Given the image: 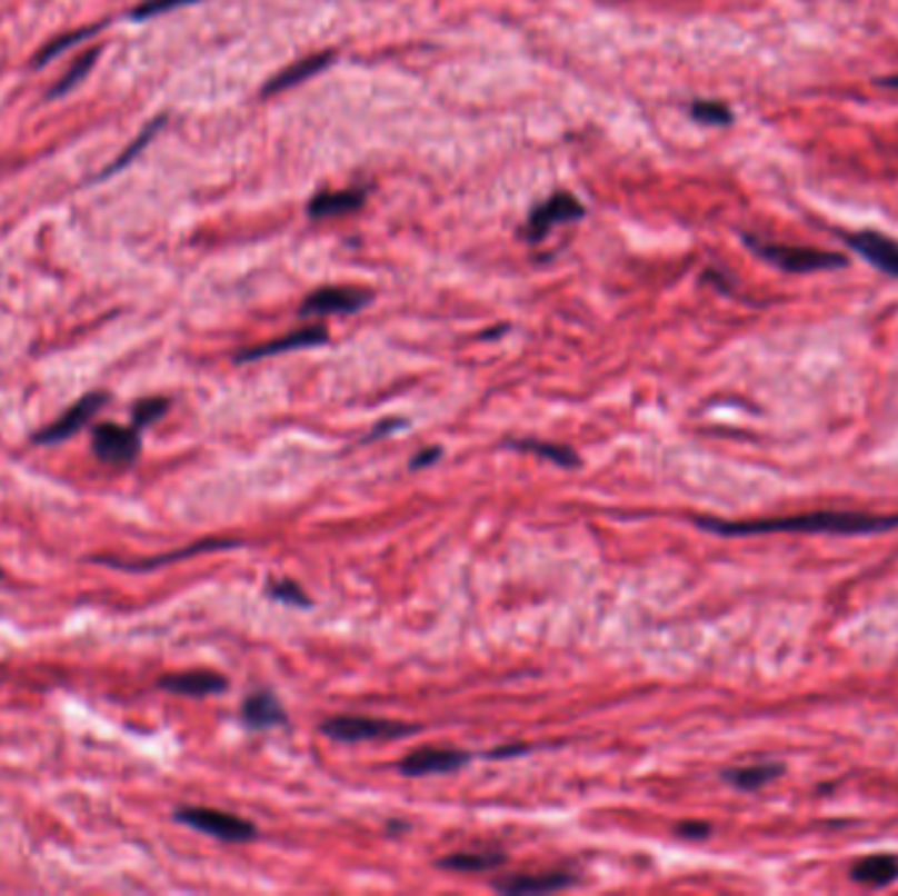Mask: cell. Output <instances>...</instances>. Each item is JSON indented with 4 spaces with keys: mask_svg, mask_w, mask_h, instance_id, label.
<instances>
[{
    "mask_svg": "<svg viewBox=\"0 0 898 896\" xmlns=\"http://www.w3.org/2000/svg\"><path fill=\"white\" fill-rule=\"evenodd\" d=\"M158 686L173 694H187V697H208V694L227 691V678L213 670H187V674L158 678Z\"/></svg>",
    "mask_w": 898,
    "mask_h": 896,
    "instance_id": "13",
    "label": "cell"
},
{
    "mask_svg": "<svg viewBox=\"0 0 898 896\" xmlns=\"http://www.w3.org/2000/svg\"><path fill=\"white\" fill-rule=\"evenodd\" d=\"M784 770L786 768L780 763H757V765H744V768L722 770V780L736 786L738 792H759L765 789L767 784H772L775 778L784 776Z\"/></svg>",
    "mask_w": 898,
    "mask_h": 896,
    "instance_id": "17",
    "label": "cell"
},
{
    "mask_svg": "<svg viewBox=\"0 0 898 896\" xmlns=\"http://www.w3.org/2000/svg\"><path fill=\"white\" fill-rule=\"evenodd\" d=\"M326 339H329V331H326V327H306V329L292 331V335H287V337L271 339V342H266V345H258V347H250V350L237 352L235 360L237 364H250V360L271 358V356H281V352H289V350H302V347L323 345Z\"/></svg>",
    "mask_w": 898,
    "mask_h": 896,
    "instance_id": "12",
    "label": "cell"
},
{
    "mask_svg": "<svg viewBox=\"0 0 898 896\" xmlns=\"http://www.w3.org/2000/svg\"><path fill=\"white\" fill-rule=\"evenodd\" d=\"M746 248L755 252L757 258L767 260L775 269L786 273H815V271H832L849 266V258L838 256L832 250H817V248H796V245H775L765 242L759 237L744 235Z\"/></svg>",
    "mask_w": 898,
    "mask_h": 896,
    "instance_id": "2",
    "label": "cell"
},
{
    "mask_svg": "<svg viewBox=\"0 0 898 896\" xmlns=\"http://www.w3.org/2000/svg\"><path fill=\"white\" fill-rule=\"evenodd\" d=\"M441 455V447H431V450H421L418 452V458H412V468H423V466H431V462H437Z\"/></svg>",
    "mask_w": 898,
    "mask_h": 896,
    "instance_id": "30",
    "label": "cell"
},
{
    "mask_svg": "<svg viewBox=\"0 0 898 896\" xmlns=\"http://www.w3.org/2000/svg\"><path fill=\"white\" fill-rule=\"evenodd\" d=\"M371 302V292L358 287H321L308 295L300 306V316H335V313H358Z\"/></svg>",
    "mask_w": 898,
    "mask_h": 896,
    "instance_id": "5",
    "label": "cell"
},
{
    "mask_svg": "<svg viewBox=\"0 0 898 896\" xmlns=\"http://www.w3.org/2000/svg\"><path fill=\"white\" fill-rule=\"evenodd\" d=\"M851 878L857 884L865 886H890L894 880H898V857L896 855H870L865 859H859L857 865L851 867Z\"/></svg>",
    "mask_w": 898,
    "mask_h": 896,
    "instance_id": "18",
    "label": "cell"
},
{
    "mask_svg": "<svg viewBox=\"0 0 898 896\" xmlns=\"http://www.w3.org/2000/svg\"><path fill=\"white\" fill-rule=\"evenodd\" d=\"M421 728L400 720L368 718V715H337L321 723V734L335 741H376V739H402V736L418 734Z\"/></svg>",
    "mask_w": 898,
    "mask_h": 896,
    "instance_id": "3",
    "label": "cell"
},
{
    "mask_svg": "<svg viewBox=\"0 0 898 896\" xmlns=\"http://www.w3.org/2000/svg\"><path fill=\"white\" fill-rule=\"evenodd\" d=\"M163 127H166V116H158V119L150 121L148 127H142V132L137 135V140L129 142V145H127V150H121V156L116 158L113 163H108V166H106V171H100V173H98V177H96V182H100V179H111V177H116V173H119V171H124L127 166L134 161V158H140L142 150L148 148V145L156 140L158 132H161Z\"/></svg>",
    "mask_w": 898,
    "mask_h": 896,
    "instance_id": "21",
    "label": "cell"
},
{
    "mask_svg": "<svg viewBox=\"0 0 898 896\" xmlns=\"http://www.w3.org/2000/svg\"><path fill=\"white\" fill-rule=\"evenodd\" d=\"M366 206V190H339L318 192L308 202L310 219H331V216H347L360 211Z\"/></svg>",
    "mask_w": 898,
    "mask_h": 896,
    "instance_id": "15",
    "label": "cell"
},
{
    "mask_svg": "<svg viewBox=\"0 0 898 896\" xmlns=\"http://www.w3.org/2000/svg\"><path fill=\"white\" fill-rule=\"evenodd\" d=\"M192 3H200V0H142V3L137 6L129 17H132L134 21H144V19L161 17V13L184 9V6H192Z\"/></svg>",
    "mask_w": 898,
    "mask_h": 896,
    "instance_id": "28",
    "label": "cell"
},
{
    "mask_svg": "<svg viewBox=\"0 0 898 896\" xmlns=\"http://www.w3.org/2000/svg\"><path fill=\"white\" fill-rule=\"evenodd\" d=\"M239 541L237 539H206V541H198V545H190L184 549H179V552H169V555H158V558H148V560H140V563H124V560H111L106 558L108 566L113 568H121V570H153L158 566H166V563H173V560H182V558H192V555H200V552H211V549H227V547H237Z\"/></svg>",
    "mask_w": 898,
    "mask_h": 896,
    "instance_id": "19",
    "label": "cell"
},
{
    "mask_svg": "<svg viewBox=\"0 0 898 896\" xmlns=\"http://www.w3.org/2000/svg\"><path fill=\"white\" fill-rule=\"evenodd\" d=\"M583 216V206L578 202L573 195L568 192H557L552 198H547L541 206H536L531 216H528L526 223V235L531 240H541L549 229L557 227V223L565 221H576Z\"/></svg>",
    "mask_w": 898,
    "mask_h": 896,
    "instance_id": "8",
    "label": "cell"
},
{
    "mask_svg": "<svg viewBox=\"0 0 898 896\" xmlns=\"http://www.w3.org/2000/svg\"><path fill=\"white\" fill-rule=\"evenodd\" d=\"M100 53H103V48H100V46L90 48V50H84V53L79 56L74 63H71L67 74H63L61 79H58V82H56L53 87H50L46 98H48V100H56V98L69 96V92L74 90V87L82 84V79H84L87 74H90L92 67H96V61H98V58H100Z\"/></svg>",
    "mask_w": 898,
    "mask_h": 896,
    "instance_id": "24",
    "label": "cell"
},
{
    "mask_svg": "<svg viewBox=\"0 0 898 896\" xmlns=\"http://www.w3.org/2000/svg\"><path fill=\"white\" fill-rule=\"evenodd\" d=\"M166 410H169V400H166V397H144V400L137 402L132 410L134 426L142 429V426L156 424L158 418L166 416Z\"/></svg>",
    "mask_w": 898,
    "mask_h": 896,
    "instance_id": "27",
    "label": "cell"
},
{
    "mask_svg": "<svg viewBox=\"0 0 898 896\" xmlns=\"http://www.w3.org/2000/svg\"><path fill=\"white\" fill-rule=\"evenodd\" d=\"M173 818L194 830H202V834L221 838V842H252L258 836V828L250 820L237 818V815L223 813V809L182 807L177 809Z\"/></svg>",
    "mask_w": 898,
    "mask_h": 896,
    "instance_id": "4",
    "label": "cell"
},
{
    "mask_svg": "<svg viewBox=\"0 0 898 896\" xmlns=\"http://www.w3.org/2000/svg\"><path fill=\"white\" fill-rule=\"evenodd\" d=\"M335 61V50H326V53H316V56H308L302 58V61L292 63V67H287L285 71H279L277 77L268 79V84L263 87V96H277V92H285L289 87H297L300 82H306V79L316 77L318 71H323L329 63Z\"/></svg>",
    "mask_w": 898,
    "mask_h": 896,
    "instance_id": "14",
    "label": "cell"
},
{
    "mask_svg": "<svg viewBox=\"0 0 898 896\" xmlns=\"http://www.w3.org/2000/svg\"><path fill=\"white\" fill-rule=\"evenodd\" d=\"M106 402H108L106 392L84 395L82 400H77L74 405H71L67 414H61V418H56L53 424L34 434V442H38V445H58V442H63V439L74 437V434L82 429V426L90 421V418L96 416Z\"/></svg>",
    "mask_w": 898,
    "mask_h": 896,
    "instance_id": "7",
    "label": "cell"
},
{
    "mask_svg": "<svg viewBox=\"0 0 898 896\" xmlns=\"http://www.w3.org/2000/svg\"><path fill=\"white\" fill-rule=\"evenodd\" d=\"M878 87H888V90H898V74H894V77H882V79H878Z\"/></svg>",
    "mask_w": 898,
    "mask_h": 896,
    "instance_id": "31",
    "label": "cell"
},
{
    "mask_svg": "<svg viewBox=\"0 0 898 896\" xmlns=\"http://www.w3.org/2000/svg\"><path fill=\"white\" fill-rule=\"evenodd\" d=\"M576 884V876L568 870H547V873H518L495 880V888L502 894H549L560 892Z\"/></svg>",
    "mask_w": 898,
    "mask_h": 896,
    "instance_id": "11",
    "label": "cell"
},
{
    "mask_svg": "<svg viewBox=\"0 0 898 896\" xmlns=\"http://www.w3.org/2000/svg\"><path fill=\"white\" fill-rule=\"evenodd\" d=\"M676 834L680 838H694V842H699V838H707L709 834H712V826H709V823H701V820H686V823H678Z\"/></svg>",
    "mask_w": 898,
    "mask_h": 896,
    "instance_id": "29",
    "label": "cell"
},
{
    "mask_svg": "<svg viewBox=\"0 0 898 896\" xmlns=\"http://www.w3.org/2000/svg\"><path fill=\"white\" fill-rule=\"evenodd\" d=\"M142 439L137 429H129V426L121 424H100L92 431V452L98 455L100 460L116 462V466H124V462H132L137 455H140Z\"/></svg>",
    "mask_w": 898,
    "mask_h": 896,
    "instance_id": "6",
    "label": "cell"
},
{
    "mask_svg": "<svg viewBox=\"0 0 898 896\" xmlns=\"http://www.w3.org/2000/svg\"><path fill=\"white\" fill-rule=\"evenodd\" d=\"M242 720L250 728H271L287 723V713L271 691H256L242 703Z\"/></svg>",
    "mask_w": 898,
    "mask_h": 896,
    "instance_id": "16",
    "label": "cell"
},
{
    "mask_svg": "<svg viewBox=\"0 0 898 896\" xmlns=\"http://www.w3.org/2000/svg\"><path fill=\"white\" fill-rule=\"evenodd\" d=\"M846 245L854 252H859L867 263H872L875 269L898 279V242L890 240L888 235H880V231H854V235H846Z\"/></svg>",
    "mask_w": 898,
    "mask_h": 896,
    "instance_id": "10",
    "label": "cell"
},
{
    "mask_svg": "<svg viewBox=\"0 0 898 896\" xmlns=\"http://www.w3.org/2000/svg\"><path fill=\"white\" fill-rule=\"evenodd\" d=\"M694 524L717 537H762V534H836V537H870L898 529V512L865 510H807L794 516L728 520L697 516Z\"/></svg>",
    "mask_w": 898,
    "mask_h": 896,
    "instance_id": "1",
    "label": "cell"
},
{
    "mask_svg": "<svg viewBox=\"0 0 898 896\" xmlns=\"http://www.w3.org/2000/svg\"><path fill=\"white\" fill-rule=\"evenodd\" d=\"M268 597H273L277 603H285V605H295V607H310V597L302 591L300 584L289 581V578H273L271 584H268Z\"/></svg>",
    "mask_w": 898,
    "mask_h": 896,
    "instance_id": "26",
    "label": "cell"
},
{
    "mask_svg": "<svg viewBox=\"0 0 898 896\" xmlns=\"http://www.w3.org/2000/svg\"><path fill=\"white\" fill-rule=\"evenodd\" d=\"M694 121L707 127H728L734 125V111L720 100H694L691 103Z\"/></svg>",
    "mask_w": 898,
    "mask_h": 896,
    "instance_id": "25",
    "label": "cell"
},
{
    "mask_svg": "<svg viewBox=\"0 0 898 896\" xmlns=\"http://www.w3.org/2000/svg\"><path fill=\"white\" fill-rule=\"evenodd\" d=\"M502 852H455V855H447L439 859V867L455 873H487L497 870V867L505 865Z\"/></svg>",
    "mask_w": 898,
    "mask_h": 896,
    "instance_id": "20",
    "label": "cell"
},
{
    "mask_svg": "<svg viewBox=\"0 0 898 896\" xmlns=\"http://www.w3.org/2000/svg\"><path fill=\"white\" fill-rule=\"evenodd\" d=\"M470 760V755L460 749H437V747H423L410 751L408 757L400 760V773L405 776H439V773H452L462 768Z\"/></svg>",
    "mask_w": 898,
    "mask_h": 896,
    "instance_id": "9",
    "label": "cell"
},
{
    "mask_svg": "<svg viewBox=\"0 0 898 896\" xmlns=\"http://www.w3.org/2000/svg\"><path fill=\"white\" fill-rule=\"evenodd\" d=\"M106 27H108V21H98V24H92V27L74 29V32H67V34H61V38L50 40L48 46H42L38 50V56L32 58V67H46V63L53 61V58H58L61 53H67L69 48L82 46L84 40H92L100 32V29H106Z\"/></svg>",
    "mask_w": 898,
    "mask_h": 896,
    "instance_id": "23",
    "label": "cell"
},
{
    "mask_svg": "<svg viewBox=\"0 0 898 896\" xmlns=\"http://www.w3.org/2000/svg\"><path fill=\"white\" fill-rule=\"evenodd\" d=\"M505 445L512 447V450L539 455V458H545V460L555 462V466H562V468L581 466V458H578V452L570 450V447H565V445L539 442V439H507Z\"/></svg>",
    "mask_w": 898,
    "mask_h": 896,
    "instance_id": "22",
    "label": "cell"
}]
</instances>
